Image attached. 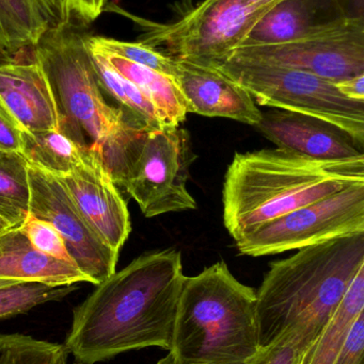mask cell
<instances>
[{
    "instance_id": "1",
    "label": "cell",
    "mask_w": 364,
    "mask_h": 364,
    "mask_svg": "<svg viewBox=\"0 0 364 364\" xmlns=\"http://www.w3.org/2000/svg\"><path fill=\"white\" fill-rule=\"evenodd\" d=\"M184 279L177 250L147 252L115 272L73 310L68 355L95 364L130 350H170Z\"/></svg>"
},
{
    "instance_id": "2",
    "label": "cell",
    "mask_w": 364,
    "mask_h": 364,
    "mask_svg": "<svg viewBox=\"0 0 364 364\" xmlns=\"http://www.w3.org/2000/svg\"><path fill=\"white\" fill-rule=\"evenodd\" d=\"M364 267V232L297 250L274 261L256 291L261 348L296 331L311 346Z\"/></svg>"
},
{
    "instance_id": "3",
    "label": "cell",
    "mask_w": 364,
    "mask_h": 364,
    "mask_svg": "<svg viewBox=\"0 0 364 364\" xmlns=\"http://www.w3.org/2000/svg\"><path fill=\"white\" fill-rule=\"evenodd\" d=\"M364 183V156L321 160L286 149L236 153L222 188L224 224L237 241L261 225Z\"/></svg>"
},
{
    "instance_id": "4",
    "label": "cell",
    "mask_w": 364,
    "mask_h": 364,
    "mask_svg": "<svg viewBox=\"0 0 364 364\" xmlns=\"http://www.w3.org/2000/svg\"><path fill=\"white\" fill-rule=\"evenodd\" d=\"M256 291L224 261L185 276L169 353L177 364H251L260 353Z\"/></svg>"
},
{
    "instance_id": "5",
    "label": "cell",
    "mask_w": 364,
    "mask_h": 364,
    "mask_svg": "<svg viewBox=\"0 0 364 364\" xmlns=\"http://www.w3.org/2000/svg\"><path fill=\"white\" fill-rule=\"evenodd\" d=\"M91 149L145 218L196 209L187 182L197 156L187 130L152 128L123 115L119 127Z\"/></svg>"
},
{
    "instance_id": "6",
    "label": "cell",
    "mask_w": 364,
    "mask_h": 364,
    "mask_svg": "<svg viewBox=\"0 0 364 364\" xmlns=\"http://www.w3.org/2000/svg\"><path fill=\"white\" fill-rule=\"evenodd\" d=\"M59 115V130L85 149L113 134L123 119L107 102L94 70L87 34L70 23L51 28L34 47Z\"/></svg>"
},
{
    "instance_id": "7",
    "label": "cell",
    "mask_w": 364,
    "mask_h": 364,
    "mask_svg": "<svg viewBox=\"0 0 364 364\" xmlns=\"http://www.w3.org/2000/svg\"><path fill=\"white\" fill-rule=\"evenodd\" d=\"M280 0H202L175 21L157 23L118 10L143 30L140 42L175 60L216 66L245 43Z\"/></svg>"
},
{
    "instance_id": "8",
    "label": "cell",
    "mask_w": 364,
    "mask_h": 364,
    "mask_svg": "<svg viewBox=\"0 0 364 364\" xmlns=\"http://www.w3.org/2000/svg\"><path fill=\"white\" fill-rule=\"evenodd\" d=\"M247 90L261 106L316 117L364 145V102L348 100L335 82L293 68L244 62L213 66Z\"/></svg>"
},
{
    "instance_id": "9",
    "label": "cell",
    "mask_w": 364,
    "mask_h": 364,
    "mask_svg": "<svg viewBox=\"0 0 364 364\" xmlns=\"http://www.w3.org/2000/svg\"><path fill=\"white\" fill-rule=\"evenodd\" d=\"M364 232V183L298 208L235 241L239 254L260 257Z\"/></svg>"
},
{
    "instance_id": "10",
    "label": "cell",
    "mask_w": 364,
    "mask_h": 364,
    "mask_svg": "<svg viewBox=\"0 0 364 364\" xmlns=\"http://www.w3.org/2000/svg\"><path fill=\"white\" fill-rule=\"evenodd\" d=\"M228 60L303 70L331 82L364 75V16L298 40L243 45Z\"/></svg>"
},
{
    "instance_id": "11",
    "label": "cell",
    "mask_w": 364,
    "mask_h": 364,
    "mask_svg": "<svg viewBox=\"0 0 364 364\" xmlns=\"http://www.w3.org/2000/svg\"><path fill=\"white\" fill-rule=\"evenodd\" d=\"M29 214L46 220L63 237L75 265L92 284L115 272L119 252L111 250L90 228L58 177L28 164Z\"/></svg>"
},
{
    "instance_id": "12",
    "label": "cell",
    "mask_w": 364,
    "mask_h": 364,
    "mask_svg": "<svg viewBox=\"0 0 364 364\" xmlns=\"http://www.w3.org/2000/svg\"><path fill=\"white\" fill-rule=\"evenodd\" d=\"M58 178L90 228L111 250L120 252L132 231L130 212L98 151L89 149L79 168Z\"/></svg>"
},
{
    "instance_id": "13",
    "label": "cell",
    "mask_w": 364,
    "mask_h": 364,
    "mask_svg": "<svg viewBox=\"0 0 364 364\" xmlns=\"http://www.w3.org/2000/svg\"><path fill=\"white\" fill-rule=\"evenodd\" d=\"M0 106L23 132L59 129V115L34 48L0 61Z\"/></svg>"
},
{
    "instance_id": "14",
    "label": "cell",
    "mask_w": 364,
    "mask_h": 364,
    "mask_svg": "<svg viewBox=\"0 0 364 364\" xmlns=\"http://www.w3.org/2000/svg\"><path fill=\"white\" fill-rule=\"evenodd\" d=\"M254 127L278 149L321 160L364 156L363 146L341 128L316 117L273 109Z\"/></svg>"
},
{
    "instance_id": "15",
    "label": "cell",
    "mask_w": 364,
    "mask_h": 364,
    "mask_svg": "<svg viewBox=\"0 0 364 364\" xmlns=\"http://www.w3.org/2000/svg\"><path fill=\"white\" fill-rule=\"evenodd\" d=\"M175 80L181 89L188 113L224 117L256 126L262 112L247 90L213 66L177 60Z\"/></svg>"
},
{
    "instance_id": "16",
    "label": "cell",
    "mask_w": 364,
    "mask_h": 364,
    "mask_svg": "<svg viewBox=\"0 0 364 364\" xmlns=\"http://www.w3.org/2000/svg\"><path fill=\"white\" fill-rule=\"evenodd\" d=\"M357 13L352 0H280L243 45L278 44L327 31ZM241 45V46H243Z\"/></svg>"
},
{
    "instance_id": "17",
    "label": "cell",
    "mask_w": 364,
    "mask_h": 364,
    "mask_svg": "<svg viewBox=\"0 0 364 364\" xmlns=\"http://www.w3.org/2000/svg\"><path fill=\"white\" fill-rule=\"evenodd\" d=\"M0 279L49 286L91 284L78 267L38 252L19 227L0 233Z\"/></svg>"
},
{
    "instance_id": "18",
    "label": "cell",
    "mask_w": 364,
    "mask_h": 364,
    "mask_svg": "<svg viewBox=\"0 0 364 364\" xmlns=\"http://www.w3.org/2000/svg\"><path fill=\"white\" fill-rule=\"evenodd\" d=\"M60 23V0H0V61L34 48Z\"/></svg>"
},
{
    "instance_id": "19",
    "label": "cell",
    "mask_w": 364,
    "mask_h": 364,
    "mask_svg": "<svg viewBox=\"0 0 364 364\" xmlns=\"http://www.w3.org/2000/svg\"><path fill=\"white\" fill-rule=\"evenodd\" d=\"M104 55L113 68L132 81L154 105L164 127H179L185 121L188 114L187 102L172 77L122 58Z\"/></svg>"
},
{
    "instance_id": "20",
    "label": "cell",
    "mask_w": 364,
    "mask_h": 364,
    "mask_svg": "<svg viewBox=\"0 0 364 364\" xmlns=\"http://www.w3.org/2000/svg\"><path fill=\"white\" fill-rule=\"evenodd\" d=\"M364 312V267L359 269L336 311L316 341L303 353L297 364H333L356 318Z\"/></svg>"
},
{
    "instance_id": "21",
    "label": "cell",
    "mask_w": 364,
    "mask_h": 364,
    "mask_svg": "<svg viewBox=\"0 0 364 364\" xmlns=\"http://www.w3.org/2000/svg\"><path fill=\"white\" fill-rule=\"evenodd\" d=\"M89 149L58 130L21 132V155L28 164L56 177L68 176L81 166Z\"/></svg>"
},
{
    "instance_id": "22",
    "label": "cell",
    "mask_w": 364,
    "mask_h": 364,
    "mask_svg": "<svg viewBox=\"0 0 364 364\" xmlns=\"http://www.w3.org/2000/svg\"><path fill=\"white\" fill-rule=\"evenodd\" d=\"M89 50L104 95L115 100L119 104L118 108L128 117H134L149 127L165 128L157 110L145 94L132 81L118 73L104 53L90 48Z\"/></svg>"
},
{
    "instance_id": "23",
    "label": "cell",
    "mask_w": 364,
    "mask_h": 364,
    "mask_svg": "<svg viewBox=\"0 0 364 364\" xmlns=\"http://www.w3.org/2000/svg\"><path fill=\"white\" fill-rule=\"evenodd\" d=\"M28 164L19 153L0 151V218L19 227L29 213Z\"/></svg>"
},
{
    "instance_id": "24",
    "label": "cell",
    "mask_w": 364,
    "mask_h": 364,
    "mask_svg": "<svg viewBox=\"0 0 364 364\" xmlns=\"http://www.w3.org/2000/svg\"><path fill=\"white\" fill-rule=\"evenodd\" d=\"M63 344L21 333H0V364H66Z\"/></svg>"
},
{
    "instance_id": "25",
    "label": "cell",
    "mask_w": 364,
    "mask_h": 364,
    "mask_svg": "<svg viewBox=\"0 0 364 364\" xmlns=\"http://www.w3.org/2000/svg\"><path fill=\"white\" fill-rule=\"evenodd\" d=\"M78 289L72 286H49L40 282H17L0 288V321L27 314L49 301H61Z\"/></svg>"
},
{
    "instance_id": "26",
    "label": "cell",
    "mask_w": 364,
    "mask_h": 364,
    "mask_svg": "<svg viewBox=\"0 0 364 364\" xmlns=\"http://www.w3.org/2000/svg\"><path fill=\"white\" fill-rule=\"evenodd\" d=\"M87 44L91 50L122 58L132 63L162 73L173 79L177 74V60L145 43L124 42L105 36H87Z\"/></svg>"
},
{
    "instance_id": "27",
    "label": "cell",
    "mask_w": 364,
    "mask_h": 364,
    "mask_svg": "<svg viewBox=\"0 0 364 364\" xmlns=\"http://www.w3.org/2000/svg\"><path fill=\"white\" fill-rule=\"evenodd\" d=\"M19 228L38 252L57 260L75 265L63 237L46 220H40L28 213L27 218L19 225Z\"/></svg>"
},
{
    "instance_id": "28",
    "label": "cell",
    "mask_w": 364,
    "mask_h": 364,
    "mask_svg": "<svg viewBox=\"0 0 364 364\" xmlns=\"http://www.w3.org/2000/svg\"><path fill=\"white\" fill-rule=\"evenodd\" d=\"M309 344L296 331L286 333L260 353L251 364H297Z\"/></svg>"
},
{
    "instance_id": "29",
    "label": "cell",
    "mask_w": 364,
    "mask_h": 364,
    "mask_svg": "<svg viewBox=\"0 0 364 364\" xmlns=\"http://www.w3.org/2000/svg\"><path fill=\"white\" fill-rule=\"evenodd\" d=\"M364 312L355 321L345 343L333 364H363Z\"/></svg>"
},
{
    "instance_id": "30",
    "label": "cell",
    "mask_w": 364,
    "mask_h": 364,
    "mask_svg": "<svg viewBox=\"0 0 364 364\" xmlns=\"http://www.w3.org/2000/svg\"><path fill=\"white\" fill-rule=\"evenodd\" d=\"M62 21L70 23L73 16L85 23L95 21L105 10L104 0H60Z\"/></svg>"
},
{
    "instance_id": "31",
    "label": "cell",
    "mask_w": 364,
    "mask_h": 364,
    "mask_svg": "<svg viewBox=\"0 0 364 364\" xmlns=\"http://www.w3.org/2000/svg\"><path fill=\"white\" fill-rule=\"evenodd\" d=\"M21 132L23 130L0 106V151L21 153Z\"/></svg>"
},
{
    "instance_id": "32",
    "label": "cell",
    "mask_w": 364,
    "mask_h": 364,
    "mask_svg": "<svg viewBox=\"0 0 364 364\" xmlns=\"http://www.w3.org/2000/svg\"><path fill=\"white\" fill-rule=\"evenodd\" d=\"M342 95L348 100L364 102V75L335 82Z\"/></svg>"
},
{
    "instance_id": "33",
    "label": "cell",
    "mask_w": 364,
    "mask_h": 364,
    "mask_svg": "<svg viewBox=\"0 0 364 364\" xmlns=\"http://www.w3.org/2000/svg\"><path fill=\"white\" fill-rule=\"evenodd\" d=\"M66 364H68V363H66ZM72 364H80V363H74ZM156 364H177V363H175V358H173L172 354H171V353H169V354L167 355L166 357H164V358L160 359V360L158 361V363Z\"/></svg>"
},
{
    "instance_id": "34",
    "label": "cell",
    "mask_w": 364,
    "mask_h": 364,
    "mask_svg": "<svg viewBox=\"0 0 364 364\" xmlns=\"http://www.w3.org/2000/svg\"><path fill=\"white\" fill-rule=\"evenodd\" d=\"M354 4L355 9H356L357 13L359 15H363L364 16V0H352Z\"/></svg>"
},
{
    "instance_id": "35",
    "label": "cell",
    "mask_w": 364,
    "mask_h": 364,
    "mask_svg": "<svg viewBox=\"0 0 364 364\" xmlns=\"http://www.w3.org/2000/svg\"><path fill=\"white\" fill-rule=\"evenodd\" d=\"M12 228V227L10 226V225L8 224V223L4 222L2 218H0V233L4 232V231H6V229Z\"/></svg>"
},
{
    "instance_id": "36",
    "label": "cell",
    "mask_w": 364,
    "mask_h": 364,
    "mask_svg": "<svg viewBox=\"0 0 364 364\" xmlns=\"http://www.w3.org/2000/svg\"><path fill=\"white\" fill-rule=\"evenodd\" d=\"M19 282H13V280L0 279V288L2 287L10 286V284H17Z\"/></svg>"
},
{
    "instance_id": "37",
    "label": "cell",
    "mask_w": 364,
    "mask_h": 364,
    "mask_svg": "<svg viewBox=\"0 0 364 364\" xmlns=\"http://www.w3.org/2000/svg\"><path fill=\"white\" fill-rule=\"evenodd\" d=\"M104 1H105V2H107V1H108V0H104Z\"/></svg>"
}]
</instances>
